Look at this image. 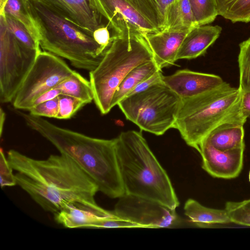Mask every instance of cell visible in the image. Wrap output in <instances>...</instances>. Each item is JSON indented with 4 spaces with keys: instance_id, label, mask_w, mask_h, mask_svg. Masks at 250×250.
<instances>
[{
    "instance_id": "1",
    "label": "cell",
    "mask_w": 250,
    "mask_h": 250,
    "mask_svg": "<svg viewBox=\"0 0 250 250\" xmlns=\"http://www.w3.org/2000/svg\"><path fill=\"white\" fill-rule=\"evenodd\" d=\"M7 159L16 171V185L46 211L54 214L76 201L96 203L97 185L66 155L37 160L11 149Z\"/></svg>"
},
{
    "instance_id": "2",
    "label": "cell",
    "mask_w": 250,
    "mask_h": 250,
    "mask_svg": "<svg viewBox=\"0 0 250 250\" xmlns=\"http://www.w3.org/2000/svg\"><path fill=\"white\" fill-rule=\"evenodd\" d=\"M17 113L29 127L75 162L94 182L99 191L111 198L125 194L115 139L93 138L59 127L41 117Z\"/></svg>"
},
{
    "instance_id": "3",
    "label": "cell",
    "mask_w": 250,
    "mask_h": 250,
    "mask_svg": "<svg viewBox=\"0 0 250 250\" xmlns=\"http://www.w3.org/2000/svg\"><path fill=\"white\" fill-rule=\"evenodd\" d=\"M125 194L148 198L171 209L180 202L166 170L141 132L128 130L115 138Z\"/></svg>"
},
{
    "instance_id": "4",
    "label": "cell",
    "mask_w": 250,
    "mask_h": 250,
    "mask_svg": "<svg viewBox=\"0 0 250 250\" xmlns=\"http://www.w3.org/2000/svg\"><path fill=\"white\" fill-rule=\"evenodd\" d=\"M241 91L225 82L210 91L182 99L174 128L186 144L198 151L201 143L218 126L226 123L243 125L240 113Z\"/></svg>"
},
{
    "instance_id": "5",
    "label": "cell",
    "mask_w": 250,
    "mask_h": 250,
    "mask_svg": "<svg viewBox=\"0 0 250 250\" xmlns=\"http://www.w3.org/2000/svg\"><path fill=\"white\" fill-rule=\"evenodd\" d=\"M28 5L41 48L79 69L90 71L98 66L106 51L92 34L36 2L28 0Z\"/></svg>"
},
{
    "instance_id": "6",
    "label": "cell",
    "mask_w": 250,
    "mask_h": 250,
    "mask_svg": "<svg viewBox=\"0 0 250 250\" xmlns=\"http://www.w3.org/2000/svg\"><path fill=\"white\" fill-rule=\"evenodd\" d=\"M151 61L152 51L142 34L121 35L113 41L98 66L89 72L94 101L101 114H106L112 108L115 91L128 73Z\"/></svg>"
},
{
    "instance_id": "7",
    "label": "cell",
    "mask_w": 250,
    "mask_h": 250,
    "mask_svg": "<svg viewBox=\"0 0 250 250\" xmlns=\"http://www.w3.org/2000/svg\"><path fill=\"white\" fill-rule=\"evenodd\" d=\"M182 98L163 82L127 96L118 105L142 130L157 136L174 128Z\"/></svg>"
},
{
    "instance_id": "8",
    "label": "cell",
    "mask_w": 250,
    "mask_h": 250,
    "mask_svg": "<svg viewBox=\"0 0 250 250\" xmlns=\"http://www.w3.org/2000/svg\"><path fill=\"white\" fill-rule=\"evenodd\" d=\"M41 52L21 43L0 15V101H13Z\"/></svg>"
},
{
    "instance_id": "9",
    "label": "cell",
    "mask_w": 250,
    "mask_h": 250,
    "mask_svg": "<svg viewBox=\"0 0 250 250\" xmlns=\"http://www.w3.org/2000/svg\"><path fill=\"white\" fill-rule=\"evenodd\" d=\"M104 16L121 35L144 36L164 28L162 16L153 0H98Z\"/></svg>"
},
{
    "instance_id": "10",
    "label": "cell",
    "mask_w": 250,
    "mask_h": 250,
    "mask_svg": "<svg viewBox=\"0 0 250 250\" xmlns=\"http://www.w3.org/2000/svg\"><path fill=\"white\" fill-rule=\"evenodd\" d=\"M74 72L59 57L41 51L12 101L14 107L29 110L40 96L55 88Z\"/></svg>"
},
{
    "instance_id": "11",
    "label": "cell",
    "mask_w": 250,
    "mask_h": 250,
    "mask_svg": "<svg viewBox=\"0 0 250 250\" xmlns=\"http://www.w3.org/2000/svg\"><path fill=\"white\" fill-rule=\"evenodd\" d=\"M113 212L141 228H172L181 222L175 209L148 198L125 193L119 198Z\"/></svg>"
},
{
    "instance_id": "12",
    "label": "cell",
    "mask_w": 250,
    "mask_h": 250,
    "mask_svg": "<svg viewBox=\"0 0 250 250\" xmlns=\"http://www.w3.org/2000/svg\"><path fill=\"white\" fill-rule=\"evenodd\" d=\"M91 34L110 22L98 0H31Z\"/></svg>"
},
{
    "instance_id": "13",
    "label": "cell",
    "mask_w": 250,
    "mask_h": 250,
    "mask_svg": "<svg viewBox=\"0 0 250 250\" xmlns=\"http://www.w3.org/2000/svg\"><path fill=\"white\" fill-rule=\"evenodd\" d=\"M244 149L241 147L220 150L204 140L198 151L202 159V168L215 178H235L243 167Z\"/></svg>"
},
{
    "instance_id": "14",
    "label": "cell",
    "mask_w": 250,
    "mask_h": 250,
    "mask_svg": "<svg viewBox=\"0 0 250 250\" xmlns=\"http://www.w3.org/2000/svg\"><path fill=\"white\" fill-rule=\"evenodd\" d=\"M162 82L182 99L195 97L214 89L225 82L219 76L188 69L164 76Z\"/></svg>"
},
{
    "instance_id": "15",
    "label": "cell",
    "mask_w": 250,
    "mask_h": 250,
    "mask_svg": "<svg viewBox=\"0 0 250 250\" xmlns=\"http://www.w3.org/2000/svg\"><path fill=\"white\" fill-rule=\"evenodd\" d=\"M190 28H166L144 36L152 51L153 61L160 70L174 64L180 45Z\"/></svg>"
},
{
    "instance_id": "16",
    "label": "cell",
    "mask_w": 250,
    "mask_h": 250,
    "mask_svg": "<svg viewBox=\"0 0 250 250\" xmlns=\"http://www.w3.org/2000/svg\"><path fill=\"white\" fill-rule=\"evenodd\" d=\"M53 214L58 224L70 229L93 228L99 220L116 216L113 211L103 208L96 203L82 201L71 203Z\"/></svg>"
},
{
    "instance_id": "17",
    "label": "cell",
    "mask_w": 250,
    "mask_h": 250,
    "mask_svg": "<svg viewBox=\"0 0 250 250\" xmlns=\"http://www.w3.org/2000/svg\"><path fill=\"white\" fill-rule=\"evenodd\" d=\"M222 28L219 25H197L191 27L178 50L176 60L192 59L203 55L219 37Z\"/></svg>"
},
{
    "instance_id": "18",
    "label": "cell",
    "mask_w": 250,
    "mask_h": 250,
    "mask_svg": "<svg viewBox=\"0 0 250 250\" xmlns=\"http://www.w3.org/2000/svg\"><path fill=\"white\" fill-rule=\"evenodd\" d=\"M243 125L229 123L214 129L204 140L214 148L227 150L245 147Z\"/></svg>"
},
{
    "instance_id": "19",
    "label": "cell",
    "mask_w": 250,
    "mask_h": 250,
    "mask_svg": "<svg viewBox=\"0 0 250 250\" xmlns=\"http://www.w3.org/2000/svg\"><path fill=\"white\" fill-rule=\"evenodd\" d=\"M184 209L185 215L189 221L201 227L231 223L225 209L208 208L194 199H188L184 205Z\"/></svg>"
},
{
    "instance_id": "20",
    "label": "cell",
    "mask_w": 250,
    "mask_h": 250,
    "mask_svg": "<svg viewBox=\"0 0 250 250\" xmlns=\"http://www.w3.org/2000/svg\"><path fill=\"white\" fill-rule=\"evenodd\" d=\"M159 70H160L154 61L145 62L133 68L115 91L111 102L112 108L117 105L137 85Z\"/></svg>"
},
{
    "instance_id": "21",
    "label": "cell",
    "mask_w": 250,
    "mask_h": 250,
    "mask_svg": "<svg viewBox=\"0 0 250 250\" xmlns=\"http://www.w3.org/2000/svg\"><path fill=\"white\" fill-rule=\"evenodd\" d=\"M0 14L10 16L21 23L34 40L39 43L37 30L29 8L28 0H5L0 4Z\"/></svg>"
},
{
    "instance_id": "22",
    "label": "cell",
    "mask_w": 250,
    "mask_h": 250,
    "mask_svg": "<svg viewBox=\"0 0 250 250\" xmlns=\"http://www.w3.org/2000/svg\"><path fill=\"white\" fill-rule=\"evenodd\" d=\"M55 88L58 89L61 94L77 98L86 104L94 101L93 91L90 81L75 71Z\"/></svg>"
},
{
    "instance_id": "23",
    "label": "cell",
    "mask_w": 250,
    "mask_h": 250,
    "mask_svg": "<svg viewBox=\"0 0 250 250\" xmlns=\"http://www.w3.org/2000/svg\"><path fill=\"white\" fill-rule=\"evenodd\" d=\"M197 26L188 0H176L169 8L166 28L188 29Z\"/></svg>"
},
{
    "instance_id": "24",
    "label": "cell",
    "mask_w": 250,
    "mask_h": 250,
    "mask_svg": "<svg viewBox=\"0 0 250 250\" xmlns=\"http://www.w3.org/2000/svg\"><path fill=\"white\" fill-rule=\"evenodd\" d=\"M218 15L232 22L250 21V0H215Z\"/></svg>"
},
{
    "instance_id": "25",
    "label": "cell",
    "mask_w": 250,
    "mask_h": 250,
    "mask_svg": "<svg viewBox=\"0 0 250 250\" xmlns=\"http://www.w3.org/2000/svg\"><path fill=\"white\" fill-rule=\"evenodd\" d=\"M196 25L213 22L218 15L215 0H188Z\"/></svg>"
},
{
    "instance_id": "26",
    "label": "cell",
    "mask_w": 250,
    "mask_h": 250,
    "mask_svg": "<svg viewBox=\"0 0 250 250\" xmlns=\"http://www.w3.org/2000/svg\"><path fill=\"white\" fill-rule=\"evenodd\" d=\"M238 62L241 91H250V38L239 44Z\"/></svg>"
},
{
    "instance_id": "27",
    "label": "cell",
    "mask_w": 250,
    "mask_h": 250,
    "mask_svg": "<svg viewBox=\"0 0 250 250\" xmlns=\"http://www.w3.org/2000/svg\"><path fill=\"white\" fill-rule=\"evenodd\" d=\"M225 209L231 223L250 227V199L240 202H227Z\"/></svg>"
},
{
    "instance_id": "28",
    "label": "cell",
    "mask_w": 250,
    "mask_h": 250,
    "mask_svg": "<svg viewBox=\"0 0 250 250\" xmlns=\"http://www.w3.org/2000/svg\"><path fill=\"white\" fill-rule=\"evenodd\" d=\"M0 15L3 17L10 31L21 43L30 49L39 52L42 51L39 43L34 40L21 23L10 16L2 14Z\"/></svg>"
},
{
    "instance_id": "29",
    "label": "cell",
    "mask_w": 250,
    "mask_h": 250,
    "mask_svg": "<svg viewBox=\"0 0 250 250\" xmlns=\"http://www.w3.org/2000/svg\"><path fill=\"white\" fill-rule=\"evenodd\" d=\"M59 111L56 119H69L86 104L75 97L61 94L58 96Z\"/></svg>"
},
{
    "instance_id": "30",
    "label": "cell",
    "mask_w": 250,
    "mask_h": 250,
    "mask_svg": "<svg viewBox=\"0 0 250 250\" xmlns=\"http://www.w3.org/2000/svg\"><path fill=\"white\" fill-rule=\"evenodd\" d=\"M29 111L34 116L57 118L59 111V97L35 105Z\"/></svg>"
},
{
    "instance_id": "31",
    "label": "cell",
    "mask_w": 250,
    "mask_h": 250,
    "mask_svg": "<svg viewBox=\"0 0 250 250\" xmlns=\"http://www.w3.org/2000/svg\"><path fill=\"white\" fill-rule=\"evenodd\" d=\"M0 177L1 188L13 186L16 185L13 169L9 165L2 149L0 152Z\"/></svg>"
},
{
    "instance_id": "32",
    "label": "cell",
    "mask_w": 250,
    "mask_h": 250,
    "mask_svg": "<svg viewBox=\"0 0 250 250\" xmlns=\"http://www.w3.org/2000/svg\"><path fill=\"white\" fill-rule=\"evenodd\" d=\"M133 228L141 227L127 220L117 216L99 220L93 226V228Z\"/></svg>"
},
{
    "instance_id": "33",
    "label": "cell",
    "mask_w": 250,
    "mask_h": 250,
    "mask_svg": "<svg viewBox=\"0 0 250 250\" xmlns=\"http://www.w3.org/2000/svg\"><path fill=\"white\" fill-rule=\"evenodd\" d=\"M163 75L162 74L161 71H157L152 75L150 76L137 85L127 94L126 96L142 92L153 85L163 82Z\"/></svg>"
},
{
    "instance_id": "34",
    "label": "cell",
    "mask_w": 250,
    "mask_h": 250,
    "mask_svg": "<svg viewBox=\"0 0 250 250\" xmlns=\"http://www.w3.org/2000/svg\"><path fill=\"white\" fill-rule=\"evenodd\" d=\"M240 113L245 121L250 119V91H241Z\"/></svg>"
},
{
    "instance_id": "35",
    "label": "cell",
    "mask_w": 250,
    "mask_h": 250,
    "mask_svg": "<svg viewBox=\"0 0 250 250\" xmlns=\"http://www.w3.org/2000/svg\"><path fill=\"white\" fill-rule=\"evenodd\" d=\"M153 1L156 5L162 16L165 28L167 11L176 0H153Z\"/></svg>"
},
{
    "instance_id": "36",
    "label": "cell",
    "mask_w": 250,
    "mask_h": 250,
    "mask_svg": "<svg viewBox=\"0 0 250 250\" xmlns=\"http://www.w3.org/2000/svg\"><path fill=\"white\" fill-rule=\"evenodd\" d=\"M61 94V92L58 89L54 88L50 90L40 96L35 101L33 106L46 101L53 99Z\"/></svg>"
},
{
    "instance_id": "37",
    "label": "cell",
    "mask_w": 250,
    "mask_h": 250,
    "mask_svg": "<svg viewBox=\"0 0 250 250\" xmlns=\"http://www.w3.org/2000/svg\"><path fill=\"white\" fill-rule=\"evenodd\" d=\"M5 119V114L2 109L1 108L0 110V135L1 136L4 121Z\"/></svg>"
},
{
    "instance_id": "38",
    "label": "cell",
    "mask_w": 250,
    "mask_h": 250,
    "mask_svg": "<svg viewBox=\"0 0 250 250\" xmlns=\"http://www.w3.org/2000/svg\"><path fill=\"white\" fill-rule=\"evenodd\" d=\"M249 181L250 182V172H249Z\"/></svg>"
}]
</instances>
